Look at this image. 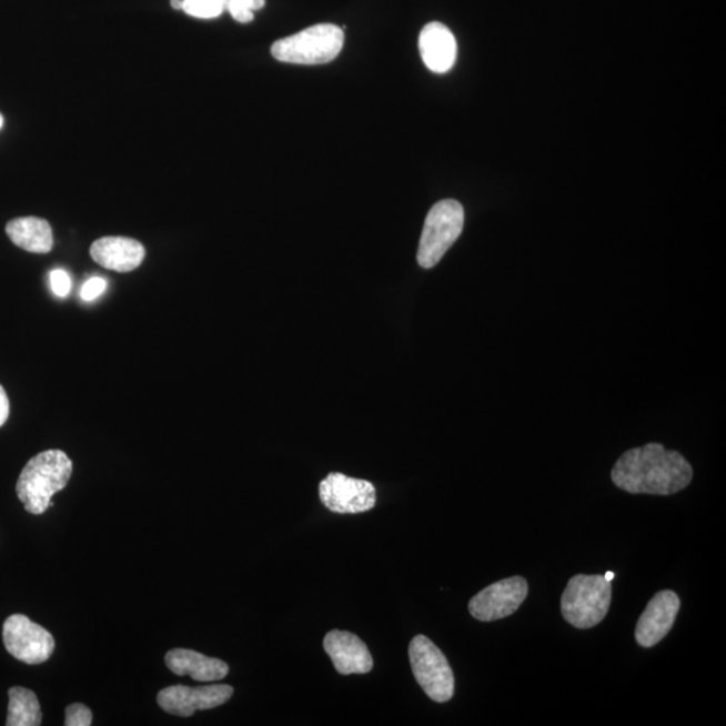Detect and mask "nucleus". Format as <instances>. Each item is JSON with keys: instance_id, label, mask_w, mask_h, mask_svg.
<instances>
[{"instance_id": "obj_16", "label": "nucleus", "mask_w": 726, "mask_h": 726, "mask_svg": "<svg viewBox=\"0 0 726 726\" xmlns=\"http://www.w3.org/2000/svg\"><path fill=\"white\" fill-rule=\"evenodd\" d=\"M6 232L12 242L31 253H49L53 250L52 226L38 216H22L9 222Z\"/></svg>"}, {"instance_id": "obj_21", "label": "nucleus", "mask_w": 726, "mask_h": 726, "mask_svg": "<svg viewBox=\"0 0 726 726\" xmlns=\"http://www.w3.org/2000/svg\"><path fill=\"white\" fill-rule=\"evenodd\" d=\"M50 284L57 296L65 298L69 295L70 290H72V280L65 271L56 270L50 273Z\"/></svg>"}, {"instance_id": "obj_10", "label": "nucleus", "mask_w": 726, "mask_h": 726, "mask_svg": "<svg viewBox=\"0 0 726 726\" xmlns=\"http://www.w3.org/2000/svg\"><path fill=\"white\" fill-rule=\"evenodd\" d=\"M233 692V687L229 685H174L159 692L158 704L170 715L191 717L196 710H209L224 705L231 699Z\"/></svg>"}, {"instance_id": "obj_2", "label": "nucleus", "mask_w": 726, "mask_h": 726, "mask_svg": "<svg viewBox=\"0 0 726 726\" xmlns=\"http://www.w3.org/2000/svg\"><path fill=\"white\" fill-rule=\"evenodd\" d=\"M72 471V461L60 450L43 451L31 458L17 482L18 498L27 512L41 515L54 506L52 498L67 487Z\"/></svg>"}, {"instance_id": "obj_7", "label": "nucleus", "mask_w": 726, "mask_h": 726, "mask_svg": "<svg viewBox=\"0 0 726 726\" xmlns=\"http://www.w3.org/2000/svg\"><path fill=\"white\" fill-rule=\"evenodd\" d=\"M3 642L12 657L28 665L43 664L52 657L56 647L48 629L19 614L11 615L4 622Z\"/></svg>"}, {"instance_id": "obj_13", "label": "nucleus", "mask_w": 726, "mask_h": 726, "mask_svg": "<svg viewBox=\"0 0 726 726\" xmlns=\"http://www.w3.org/2000/svg\"><path fill=\"white\" fill-rule=\"evenodd\" d=\"M420 54L425 67L435 73H447L455 65L457 43L452 31L441 22L424 27L419 38Z\"/></svg>"}, {"instance_id": "obj_6", "label": "nucleus", "mask_w": 726, "mask_h": 726, "mask_svg": "<svg viewBox=\"0 0 726 726\" xmlns=\"http://www.w3.org/2000/svg\"><path fill=\"white\" fill-rule=\"evenodd\" d=\"M410 661L413 675L426 696L441 704L454 697V673L435 643L424 635L415 636L410 645Z\"/></svg>"}, {"instance_id": "obj_3", "label": "nucleus", "mask_w": 726, "mask_h": 726, "mask_svg": "<svg viewBox=\"0 0 726 726\" xmlns=\"http://www.w3.org/2000/svg\"><path fill=\"white\" fill-rule=\"evenodd\" d=\"M345 43L341 28L331 23L315 24L301 33L282 38L272 44L273 59L296 65H321L336 59Z\"/></svg>"}, {"instance_id": "obj_14", "label": "nucleus", "mask_w": 726, "mask_h": 726, "mask_svg": "<svg viewBox=\"0 0 726 726\" xmlns=\"http://www.w3.org/2000/svg\"><path fill=\"white\" fill-rule=\"evenodd\" d=\"M91 256L104 269L124 273L139 269L145 258V250L137 240L112 235L94 241Z\"/></svg>"}, {"instance_id": "obj_8", "label": "nucleus", "mask_w": 726, "mask_h": 726, "mask_svg": "<svg viewBox=\"0 0 726 726\" xmlns=\"http://www.w3.org/2000/svg\"><path fill=\"white\" fill-rule=\"evenodd\" d=\"M320 498L330 512L360 514L372 511L377 502L371 482L331 473L320 483Z\"/></svg>"}, {"instance_id": "obj_24", "label": "nucleus", "mask_w": 726, "mask_h": 726, "mask_svg": "<svg viewBox=\"0 0 726 726\" xmlns=\"http://www.w3.org/2000/svg\"><path fill=\"white\" fill-rule=\"evenodd\" d=\"M184 2H186V0H170L171 8L174 10H182Z\"/></svg>"}, {"instance_id": "obj_23", "label": "nucleus", "mask_w": 726, "mask_h": 726, "mask_svg": "<svg viewBox=\"0 0 726 726\" xmlns=\"http://www.w3.org/2000/svg\"><path fill=\"white\" fill-rule=\"evenodd\" d=\"M10 415V403L2 385H0V426L8 422Z\"/></svg>"}, {"instance_id": "obj_15", "label": "nucleus", "mask_w": 726, "mask_h": 726, "mask_svg": "<svg viewBox=\"0 0 726 726\" xmlns=\"http://www.w3.org/2000/svg\"><path fill=\"white\" fill-rule=\"evenodd\" d=\"M165 665L177 675H190L200 683H213L224 679L229 673V666L224 661L210 658L206 655L193 652V649L175 648L165 654Z\"/></svg>"}, {"instance_id": "obj_22", "label": "nucleus", "mask_w": 726, "mask_h": 726, "mask_svg": "<svg viewBox=\"0 0 726 726\" xmlns=\"http://www.w3.org/2000/svg\"><path fill=\"white\" fill-rule=\"evenodd\" d=\"M107 289V282L101 278L89 279L88 282L82 286L81 298L84 301H94L95 298H99Z\"/></svg>"}, {"instance_id": "obj_19", "label": "nucleus", "mask_w": 726, "mask_h": 726, "mask_svg": "<svg viewBox=\"0 0 726 726\" xmlns=\"http://www.w3.org/2000/svg\"><path fill=\"white\" fill-rule=\"evenodd\" d=\"M265 0H226V10L231 12L234 21L250 23L254 19V11L263 9Z\"/></svg>"}, {"instance_id": "obj_26", "label": "nucleus", "mask_w": 726, "mask_h": 726, "mask_svg": "<svg viewBox=\"0 0 726 726\" xmlns=\"http://www.w3.org/2000/svg\"><path fill=\"white\" fill-rule=\"evenodd\" d=\"M3 123H4V119H3L2 114H0V129H2Z\"/></svg>"}, {"instance_id": "obj_25", "label": "nucleus", "mask_w": 726, "mask_h": 726, "mask_svg": "<svg viewBox=\"0 0 726 726\" xmlns=\"http://www.w3.org/2000/svg\"><path fill=\"white\" fill-rule=\"evenodd\" d=\"M604 578L607 579V582L611 583L615 578V573L614 572H607V573H605Z\"/></svg>"}, {"instance_id": "obj_18", "label": "nucleus", "mask_w": 726, "mask_h": 726, "mask_svg": "<svg viewBox=\"0 0 726 726\" xmlns=\"http://www.w3.org/2000/svg\"><path fill=\"white\" fill-rule=\"evenodd\" d=\"M182 11L200 19H213L226 11V0H186Z\"/></svg>"}, {"instance_id": "obj_1", "label": "nucleus", "mask_w": 726, "mask_h": 726, "mask_svg": "<svg viewBox=\"0 0 726 726\" xmlns=\"http://www.w3.org/2000/svg\"><path fill=\"white\" fill-rule=\"evenodd\" d=\"M611 477L627 493L673 495L689 486L693 468L679 452L649 443L624 452Z\"/></svg>"}, {"instance_id": "obj_4", "label": "nucleus", "mask_w": 726, "mask_h": 726, "mask_svg": "<svg viewBox=\"0 0 726 726\" xmlns=\"http://www.w3.org/2000/svg\"><path fill=\"white\" fill-rule=\"evenodd\" d=\"M613 588L603 575H577L569 579L562 597V614L571 626L588 629L608 614Z\"/></svg>"}, {"instance_id": "obj_9", "label": "nucleus", "mask_w": 726, "mask_h": 726, "mask_svg": "<svg viewBox=\"0 0 726 726\" xmlns=\"http://www.w3.org/2000/svg\"><path fill=\"white\" fill-rule=\"evenodd\" d=\"M528 585L524 577L501 579L471 598L470 614L481 622L505 619L521 607L527 597Z\"/></svg>"}, {"instance_id": "obj_12", "label": "nucleus", "mask_w": 726, "mask_h": 726, "mask_svg": "<svg viewBox=\"0 0 726 726\" xmlns=\"http://www.w3.org/2000/svg\"><path fill=\"white\" fill-rule=\"evenodd\" d=\"M323 647L337 673L350 675L372 672V654L359 636L333 629L324 636Z\"/></svg>"}, {"instance_id": "obj_20", "label": "nucleus", "mask_w": 726, "mask_h": 726, "mask_svg": "<svg viewBox=\"0 0 726 726\" xmlns=\"http://www.w3.org/2000/svg\"><path fill=\"white\" fill-rule=\"evenodd\" d=\"M92 712L85 705L73 704L67 708V726H89L92 725Z\"/></svg>"}, {"instance_id": "obj_17", "label": "nucleus", "mask_w": 726, "mask_h": 726, "mask_svg": "<svg viewBox=\"0 0 726 726\" xmlns=\"http://www.w3.org/2000/svg\"><path fill=\"white\" fill-rule=\"evenodd\" d=\"M8 726H38L42 722L40 700L34 692L16 686L9 690Z\"/></svg>"}, {"instance_id": "obj_11", "label": "nucleus", "mask_w": 726, "mask_h": 726, "mask_svg": "<svg viewBox=\"0 0 726 726\" xmlns=\"http://www.w3.org/2000/svg\"><path fill=\"white\" fill-rule=\"evenodd\" d=\"M680 601L673 591H661L647 604L636 624L635 639L642 647L657 646L672 632Z\"/></svg>"}, {"instance_id": "obj_5", "label": "nucleus", "mask_w": 726, "mask_h": 726, "mask_svg": "<svg viewBox=\"0 0 726 726\" xmlns=\"http://www.w3.org/2000/svg\"><path fill=\"white\" fill-rule=\"evenodd\" d=\"M464 228V209L461 202L443 200L426 215L420 239L417 263L431 270L441 263L444 254L461 238Z\"/></svg>"}]
</instances>
